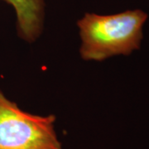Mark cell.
Instances as JSON below:
<instances>
[{"mask_svg": "<svg viewBox=\"0 0 149 149\" xmlns=\"http://www.w3.org/2000/svg\"><path fill=\"white\" fill-rule=\"evenodd\" d=\"M56 116H40L20 109L0 90V149H62Z\"/></svg>", "mask_w": 149, "mask_h": 149, "instance_id": "obj_2", "label": "cell"}, {"mask_svg": "<svg viewBox=\"0 0 149 149\" xmlns=\"http://www.w3.org/2000/svg\"><path fill=\"white\" fill-rule=\"evenodd\" d=\"M147 18L148 14L139 9L112 15L86 13L77 23L81 57L101 61L113 56L131 54L140 47Z\"/></svg>", "mask_w": 149, "mask_h": 149, "instance_id": "obj_1", "label": "cell"}, {"mask_svg": "<svg viewBox=\"0 0 149 149\" xmlns=\"http://www.w3.org/2000/svg\"><path fill=\"white\" fill-rule=\"evenodd\" d=\"M15 10L19 37L32 43L42 31L44 18L43 0H3Z\"/></svg>", "mask_w": 149, "mask_h": 149, "instance_id": "obj_3", "label": "cell"}]
</instances>
